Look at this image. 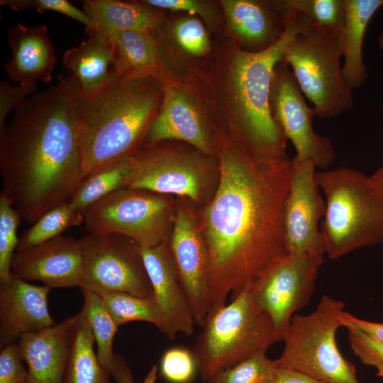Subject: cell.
<instances>
[{
  "mask_svg": "<svg viewBox=\"0 0 383 383\" xmlns=\"http://www.w3.org/2000/svg\"><path fill=\"white\" fill-rule=\"evenodd\" d=\"M277 365L260 350L236 365L214 374L207 383H262Z\"/></svg>",
  "mask_w": 383,
  "mask_h": 383,
  "instance_id": "d6a6232c",
  "label": "cell"
},
{
  "mask_svg": "<svg viewBox=\"0 0 383 383\" xmlns=\"http://www.w3.org/2000/svg\"><path fill=\"white\" fill-rule=\"evenodd\" d=\"M338 38L318 33L311 25L287 46L284 62L319 118H333L353 107L352 92L342 74Z\"/></svg>",
  "mask_w": 383,
  "mask_h": 383,
  "instance_id": "ba28073f",
  "label": "cell"
},
{
  "mask_svg": "<svg viewBox=\"0 0 383 383\" xmlns=\"http://www.w3.org/2000/svg\"><path fill=\"white\" fill-rule=\"evenodd\" d=\"M340 321L343 327L347 329H357L372 338L383 340V323L359 318L345 311L341 313Z\"/></svg>",
  "mask_w": 383,
  "mask_h": 383,
  "instance_id": "7bdbcfd3",
  "label": "cell"
},
{
  "mask_svg": "<svg viewBox=\"0 0 383 383\" xmlns=\"http://www.w3.org/2000/svg\"><path fill=\"white\" fill-rule=\"evenodd\" d=\"M82 255V287L99 295L121 292L153 296L140 246L114 233H91L79 239Z\"/></svg>",
  "mask_w": 383,
  "mask_h": 383,
  "instance_id": "30bf717a",
  "label": "cell"
},
{
  "mask_svg": "<svg viewBox=\"0 0 383 383\" xmlns=\"http://www.w3.org/2000/svg\"><path fill=\"white\" fill-rule=\"evenodd\" d=\"M383 113V108H382ZM376 186L383 192V166L370 176Z\"/></svg>",
  "mask_w": 383,
  "mask_h": 383,
  "instance_id": "f6af8a7d",
  "label": "cell"
},
{
  "mask_svg": "<svg viewBox=\"0 0 383 383\" xmlns=\"http://www.w3.org/2000/svg\"><path fill=\"white\" fill-rule=\"evenodd\" d=\"M157 367L153 366L148 376L145 379L144 383H155L156 379Z\"/></svg>",
  "mask_w": 383,
  "mask_h": 383,
  "instance_id": "bcb514c9",
  "label": "cell"
},
{
  "mask_svg": "<svg viewBox=\"0 0 383 383\" xmlns=\"http://www.w3.org/2000/svg\"><path fill=\"white\" fill-rule=\"evenodd\" d=\"M323 255L287 253L250 287L257 304L270 316L271 345L282 341L295 313L311 300Z\"/></svg>",
  "mask_w": 383,
  "mask_h": 383,
  "instance_id": "8fae6325",
  "label": "cell"
},
{
  "mask_svg": "<svg viewBox=\"0 0 383 383\" xmlns=\"http://www.w3.org/2000/svg\"><path fill=\"white\" fill-rule=\"evenodd\" d=\"M5 197L35 223L68 202L84 177L74 121L60 82L26 98L0 131Z\"/></svg>",
  "mask_w": 383,
  "mask_h": 383,
  "instance_id": "7a4b0ae2",
  "label": "cell"
},
{
  "mask_svg": "<svg viewBox=\"0 0 383 383\" xmlns=\"http://www.w3.org/2000/svg\"><path fill=\"white\" fill-rule=\"evenodd\" d=\"M272 322L255 301L251 288L216 310L206 321L193 349L197 370L206 382L271 346Z\"/></svg>",
  "mask_w": 383,
  "mask_h": 383,
  "instance_id": "8992f818",
  "label": "cell"
},
{
  "mask_svg": "<svg viewBox=\"0 0 383 383\" xmlns=\"http://www.w3.org/2000/svg\"><path fill=\"white\" fill-rule=\"evenodd\" d=\"M270 104L274 118L295 148L296 157L310 160L318 168L329 167L336 156L334 146L328 138L315 132L312 120L316 112L306 103L292 70L283 60L274 68Z\"/></svg>",
  "mask_w": 383,
  "mask_h": 383,
  "instance_id": "7c38bea8",
  "label": "cell"
},
{
  "mask_svg": "<svg viewBox=\"0 0 383 383\" xmlns=\"http://www.w3.org/2000/svg\"><path fill=\"white\" fill-rule=\"evenodd\" d=\"M83 10L91 20L87 30L108 36L111 40L126 30L152 32L161 21V13L144 3L118 0H86Z\"/></svg>",
  "mask_w": 383,
  "mask_h": 383,
  "instance_id": "cb8c5ba5",
  "label": "cell"
},
{
  "mask_svg": "<svg viewBox=\"0 0 383 383\" xmlns=\"http://www.w3.org/2000/svg\"><path fill=\"white\" fill-rule=\"evenodd\" d=\"M130 156L105 163L89 173L70 198L71 208L82 213L108 194L127 187Z\"/></svg>",
  "mask_w": 383,
  "mask_h": 383,
  "instance_id": "83f0119b",
  "label": "cell"
},
{
  "mask_svg": "<svg viewBox=\"0 0 383 383\" xmlns=\"http://www.w3.org/2000/svg\"><path fill=\"white\" fill-rule=\"evenodd\" d=\"M100 296L118 326L143 321L154 324L162 333L164 321L154 296L140 297L121 292H109Z\"/></svg>",
  "mask_w": 383,
  "mask_h": 383,
  "instance_id": "4dcf8cb0",
  "label": "cell"
},
{
  "mask_svg": "<svg viewBox=\"0 0 383 383\" xmlns=\"http://www.w3.org/2000/svg\"><path fill=\"white\" fill-rule=\"evenodd\" d=\"M35 84H12L3 80L0 82V131L6 124L9 114L17 109L22 101L33 94Z\"/></svg>",
  "mask_w": 383,
  "mask_h": 383,
  "instance_id": "ab89813d",
  "label": "cell"
},
{
  "mask_svg": "<svg viewBox=\"0 0 383 383\" xmlns=\"http://www.w3.org/2000/svg\"><path fill=\"white\" fill-rule=\"evenodd\" d=\"M0 4L15 11L33 8L40 13L54 11L83 23L86 28L91 26V20L84 11L67 0H1Z\"/></svg>",
  "mask_w": 383,
  "mask_h": 383,
  "instance_id": "d590c367",
  "label": "cell"
},
{
  "mask_svg": "<svg viewBox=\"0 0 383 383\" xmlns=\"http://www.w3.org/2000/svg\"><path fill=\"white\" fill-rule=\"evenodd\" d=\"M109 372L116 383H135L128 362L120 354H114Z\"/></svg>",
  "mask_w": 383,
  "mask_h": 383,
  "instance_id": "ee69618b",
  "label": "cell"
},
{
  "mask_svg": "<svg viewBox=\"0 0 383 383\" xmlns=\"http://www.w3.org/2000/svg\"><path fill=\"white\" fill-rule=\"evenodd\" d=\"M79 240L58 235L30 248L16 251L11 272L26 281H39L50 289L82 287Z\"/></svg>",
  "mask_w": 383,
  "mask_h": 383,
  "instance_id": "2e32d148",
  "label": "cell"
},
{
  "mask_svg": "<svg viewBox=\"0 0 383 383\" xmlns=\"http://www.w3.org/2000/svg\"><path fill=\"white\" fill-rule=\"evenodd\" d=\"M7 38L11 57L4 70L9 79L23 84L50 83L57 57L46 26L17 23L9 28Z\"/></svg>",
  "mask_w": 383,
  "mask_h": 383,
  "instance_id": "ffe728a7",
  "label": "cell"
},
{
  "mask_svg": "<svg viewBox=\"0 0 383 383\" xmlns=\"http://www.w3.org/2000/svg\"><path fill=\"white\" fill-rule=\"evenodd\" d=\"M84 222L83 214L71 208L68 202L45 213L19 238L16 251L26 250L54 238L72 226Z\"/></svg>",
  "mask_w": 383,
  "mask_h": 383,
  "instance_id": "1f68e13d",
  "label": "cell"
},
{
  "mask_svg": "<svg viewBox=\"0 0 383 383\" xmlns=\"http://www.w3.org/2000/svg\"><path fill=\"white\" fill-rule=\"evenodd\" d=\"M316 179L325 196L320 230L331 259L383 243V192L371 177L340 167L316 172Z\"/></svg>",
  "mask_w": 383,
  "mask_h": 383,
  "instance_id": "5b68a950",
  "label": "cell"
},
{
  "mask_svg": "<svg viewBox=\"0 0 383 383\" xmlns=\"http://www.w3.org/2000/svg\"><path fill=\"white\" fill-rule=\"evenodd\" d=\"M21 217L5 197L0 195V284L11 276V262L19 238L17 230Z\"/></svg>",
  "mask_w": 383,
  "mask_h": 383,
  "instance_id": "836d02e7",
  "label": "cell"
},
{
  "mask_svg": "<svg viewBox=\"0 0 383 383\" xmlns=\"http://www.w3.org/2000/svg\"><path fill=\"white\" fill-rule=\"evenodd\" d=\"M233 33L248 45L262 51L278 40L286 29L284 19L260 1L251 0L221 1Z\"/></svg>",
  "mask_w": 383,
  "mask_h": 383,
  "instance_id": "603a6c76",
  "label": "cell"
},
{
  "mask_svg": "<svg viewBox=\"0 0 383 383\" xmlns=\"http://www.w3.org/2000/svg\"><path fill=\"white\" fill-rule=\"evenodd\" d=\"M283 15L286 29L278 40L257 52L237 50L232 64L233 91L245 145L259 158L277 161L289 158L286 152L287 139L270 108L274 71L289 43L311 26L298 11L287 10Z\"/></svg>",
  "mask_w": 383,
  "mask_h": 383,
  "instance_id": "277c9868",
  "label": "cell"
},
{
  "mask_svg": "<svg viewBox=\"0 0 383 383\" xmlns=\"http://www.w3.org/2000/svg\"><path fill=\"white\" fill-rule=\"evenodd\" d=\"M145 139L150 143L176 139L191 143L209 153L211 145L201 118L187 96L167 89L161 110L151 122Z\"/></svg>",
  "mask_w": 383,
  "mask_h": 383,
  "instance_id": "44dd1931",
  "label": "cell"
},
{
  "mask_svg": "<svg viewBox=\"0 0 383 383\" xmlns=\"http://www.w3.org/2000/svg\"><path fill=\"white\" fill-rule=\"evenodd\" d=\"M143 3L155 9L185 11L191 13H199L204 18L209 15L206 5L194 0H147L143 1Z\"/></svg>",
  "mask_w": 383,
  "mask_h": 383,
  "instance_id": "b9f144b4",
  "label": "cell"
},
{
  "mask_svg": "<svg viewBox=\"0 0 383 383\" xmlns=\"http://www.w3.org/2000/svg\"><path fill=\"white\" fill-rule=\"evenodd\" d=\"M316 165L310 160H291L290 184L284 210L287 253H326L318 228L326 211Z\"/></svg>",
  "mask_w": 383,
  "mask_h": 383,
  "instance_id": "4fadbf2b",
  "label": "cell"
},
{
  "mask_svg": "<svg viewBox=\"0 0 383 383\" xmlns=\"http://www.w3.org/2000/svg\"><path fill=\"white\" fill-rule=\"evenodd\" d=\"M111 41V70L115 73L126 78H144L154 77L160 70L158 45L151 32L126 30Z\"/></svg>",
  "mask_w": 383,
  "mask_h": 383,
  "instance_id": "484cf974",
  "label": "cell"
},
{
  "mask_svg": "<svg viewBox=\"0 0 383 383\" xmlns=\"http://www.w3.org/2000/svg\"><path fill=\"white\" fill-rule=\"evenodd\" d=\"M78 318L79 313L19 338L17 343L27 365L28 383H64Z\"/></svg>",
  "mask_w": 383,
  "mask_h": 383,
  "instance_id": "d6986e66",
  "label": "cell"
},
{
  "mask_svg": "<svg viewBox=\"0 0 383 383\" xmlns=\"http://www.w3.org/2000/svg\"><path fill=\"white\" fill-rule=\"evenodd\" d=\"M72 113L84 177L133 155L155 117L160 90L154 77L126 78L111 70L106 83L84 94L71 76H58Z\"/></svg>",
  "mask_w": 383,
  "mask_h": 383,
  "instance_id": "3957f363",
  "label": "cell"
},
{
  "mask_svg": "<svg viewBox=\"0 0 383 383\" xmlns=\"http://www.w3.org/2000/svg\"><path fill=\"white\" fill-rule=\"evenodd\" d=\"M348 341L351 349L362 363L372 366L377 375L383 377V340L369 336L354 328H348Z\"/></svg>",
  "mask_w": 383,
  "mask_h": 383,
  "instance_id": "8d00e7d4",
  "label": "cell"
},
{
  "mask_svg": "<svg viewBox=\"0 0 383 383\" xmlns=\"http://www.w3.org/2000/svg\"><path fill=\"white\" fill-rule=\"evenodd\" d=\"M377 42L380 49L383 50V33L378 35Z\"/></svg>",
  "mask_w": 383,
  "mask_h": 383,
  "instance_id": "7dc6e473",
  "label": "cell"
},
{
  "mask_svg": "<svg viewBox=\"0 0 383 383\" xmlns=\"http://www.w3.org/2000/svg\"><path fill=\"white\" fill-rule=\"evenodd\" d=\"M50 289L28 283L11 273L0 286V348L56 323L48 306Z\"/></svg>",
  "mask_w": 383,
  "mask_h": 383,
  "instance_id": "ac0fdd59",
  "label": "cell"
},
{
  "mask_svg": "<svg viewBox=\"0 0 383 383\" xmlns=\"http://www.w3.org/2000/svg\"><path fill=\"white\" fill-rule=\"evenodd\" d=\"M383 7V0H345V19L338 39L343 57V79L353 91L363 86L367 74L362 48L368 24Z\"/></svg>",
  "mask_w": 383,
  "mask_h": 383,
  "instance_id": "7402d4cb",
  "label": "cell"
},
{
  "mask_svg": "<svg viewBox=\"0 0 383 383\" xmlns=\"http://www.w3.org/2000/svg\"><path fill=\"white\" fill-rule=\"evenodd\" d=\"M140 253L151 283L154 298L164 321L162 333L170 340L178 333H194L195 321L177 273L169 244L140 248Z\"/></svg>",
  "mask_w": 383,
  "mask_h": 383,
  "instance_id": "e0dca14e",
  "label": "cell"
},
{
  "mask_svg": "<svg viewBox=\"0 0 383 383\" xmlns=\"http://www.w3.org/2000/svg\"><path fill=\"white\" fill-rule=\"evenodd\" d=\"M273 5L282 14L287 10L302 13L324 35L339 37L345 19V0H284Z\"/></svg>",
  "mask_w": 383,
  "mask_h": 383,
  "instance_id": "f546056e",
  "label": "cell"
},
{
  "mask_svg": "<svg viewBox=\"0 0 383 383\" xmlns=\"http://www.w3.org/2000/svg\"><path fill=\"white\" fill-rule=\"evenodd\" d=\"M89 38L78 46L68 49L63 55L65 68L84 94L99 89L108 80L113 60V45L106 35L87 30Z\"/></svg>",
  "mask_w": 383,
  "mask_h": 383,
  "instance_id": "d4e9b609",
  "label": "cell"
},
{
  "mask_svg": "<svg viewBox=\"0 0 383 383\" xmlns=\"http://www.w3.org/2000/svg\"><path fill=\"white\" fill-rule=\"evenodd\" d=\"M94 343L89 326L79 312L64 383H110V373L99 362Z\"/></svg>",
  "mask_w": 383,
  "mask_h": 383,
  "instance_id": "4316f807",
  "label": "cell"
},
{
  "mask_svg": "<svg viewBox=\"0 0 383 383\" xmlns=\"http://www.w3.org/2000/svg\"><path fill=\"white\" fill-rule=\"evenodd\" d=\"M174 33L177 42L188 52L204 55L209 50L207 33L201 23L194 18H184L176 25Z\"/></svg>",
  "mask_w": 383,
  "mask_h": 383,
  "instance_id": "74e56055",
  "label": "cell"
},
{
  "mask_svg": "<svg viewBox=\"0 0 383 383\" xmlns=\"http://www.w3.org/2000/svg\"><path fill=\"white\" fill-rule=\"evenodd\" d=\"M195 324L203 327L209 313V257L202 233L186 211H177L169 243Z\"/></svg>",
  "mask_w": 383,
  "mask_h": 383,
  "instance_id": "9a60e30c",
  "label": "cell"
},
{
  "mask_svg": "<svg viewBox=\"0 0 383 383\" xmlns=\"http://www.w3.org/2000/svg\"><path fill=\"white\" fill-rule=\"evenodd\" d=\"M130 157L127 187L187 196L195 201L201 199L209 173L201 161L173 154L155 144L137 150Z\"/></svg>",
  "mask_w": 383,
  "mask_h": 383,
  "instance_id": "5bb4252c",
  "label": "cell"
},
{
  "mask_svg": "<svg viewBox=\"0 0 383 383\" xmlns=\"http://www.w3.org/2000/svg\"><path fill=\"white\" fill-rule=\"evenodd\" d=\"M80 289L83 294V306L79 313L93 333L99 362L109 370L115 354L113 342L118 326L100 295L84 288Z\"/></svg>",
  "mask_w": 383,
  "mask_h": 383,
  "instance_id": "f1b7e54d",
  "label": "cell"
},
{
  "mask_svg": "<svg viewBox=\"0 0 383 383\" xmlns=\"http://www.w3.org/2000/svg\"><path fill=\"white\" fill-rule=\"evenodd\" d=\"M160 367V374L170 383H189L197 370L193 353L182 346L165 351Z\"/></svg>",
  "mask_w": 383,
  "mask_h": 383,
  "instance_id": "e575fe53",
  "label": "cell"
},
{
  "mask_svg": "<svg viewBox=\"0 0 383 383\" xmlns=\"http://www.w3.org/2000/svg\"><path fill=\"white\" fill-rule=\"evenodd\" d=\"M290 176L291 160L261 159L246 146L221 152L218 184L200 229L209 257L208 318L287 254L284 210Z\"/></svg>",
  "mask_w": 383,
  "mask_h": 383,
  "instance_id": "6da1fadb",
  "label": "cell"
},
{
  "mask_svg": "<svg viewBox=\"0 0 383 383\" xmlns=\"http://www.w3.org/2000/svg\"><path fill=\"white\" fill-rule=\"evenodd\" d=\"M345 305L323 295L315 310L295 314L284 334V347L277 363L327 383H360L354 365L341 354L336 333Z\"/></svg>",
  "mask_w": 383,
  "mask_h": 383,
  "instance_id": "52a82bcc",
  "label": "cell"
},
{
  "mask_svg": "<svg viewBox=\"0 0 383 383\" xmlns=\"http://www.w3.org/2000/svg\"><path fill=\"white\" fill-rule=\"evenodd\" d=\"M277 361V360H276ZM262 383H327L302 372L280 366L275 367Z\"/></svg>",
  "mask_w": 383,
  "mask_h": 383,
  "instance_id": "60d3db41",
  "label": "cell"
},
{
  "mask_svg": "<svg viewBox=\"0 0 383 383\" xmlns=\"http://www.w3.org/2000/svg\"><path fill=\"white\" fill-rule=\"evenodd\" d=\"M172 213L166 195L126 187L97 201L82 214L88 232L118 234L148 248L167 241Z\"/></svg>",
  "mask_w": 383,
  "mask_h": 383,
  "instance_id": "9c48e42d",
  "label": "cell"
},
{
  "mask_svg": "<svg viewBox=\"0 0 383 383\" xmlns=\"http://www.w3.org/2000/svg\"><path fill=\"white\" fill-rule=\"evenodd\" d=\"M0 348V383H28V370L17 342Z\"/></svg>",
  "mask_w": 383,
  "mask_h": 383,
  "instance_id": "f35d334b",
  "label": "cell"
}]
</instances>
